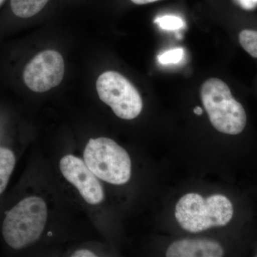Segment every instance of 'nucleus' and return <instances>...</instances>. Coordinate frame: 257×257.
<instances>
[{
	"label": "nucleus",
	"instance_id": "4",
	"mask_svg": "<svg viewBox=\"0 0 257 257\" xmlns=\"http://www.w3.org/2000/svg\"><path fill=\"white\" fill-rule=\"evenodd\" d=\"M86 165L97 178L115 185L127 183L132 162L127 152L109 138L90 139L84 152Z\"/></svg>",
	"mask_w": 257,
	"mask_h": 257
},
{
	"label": "nucleus",
	"instance_id": "10",
	"mask_svg": "<svg viewBox=\"0 0 257 257\" xmlns=\"http://www.w3.org/2000/svg\"><path fill=\"white\" fill-rule=\"evenodd\" d=\"M15 164L16 159L14 153L9 149L0 147V194L8 186Z\"/></svg>",
	"mask_w": 257,
	"mask_h": 257
},
{
	"label": "nucleus",
	"instance_id": "18",
	"mask_svg": "<svg viewBox=\"0 0 257 257\" xmlns=\"http://www.w3.org/2000/svg\"><path fill=\"white\" fill-rule=\"evenodd\" d=\"M5 1V0H0V7H1L2 5H3V3H4Z\"/></svg>",
	"mask_w": 257,
	"mask_h": 257
},
{
	"label": "nucleus",
	"instance_id": "13",
	"mask_svg": "<svg viewBox=\"0 0 257 257\" xmlns=\"http://www.w3.org/2000/svg\"><path fill=\"white\" fill-rule=\"evenodd\" d=\"M184 56V49L175 48L172 50L166 51L158 56V60L160 64L163 65L167 64H178L183 60Z\"/></svg>",
	"mask_w": 257,
	"mask_h": 257
},
{
	"label": "nucleus",
	"instance_id": "14",
	"mask_svg": "<svg viewBox=\"0 0 257 257\" xmlns=\"http://www.w3.org/2000/svg\"><path fill=\"white\" fill-rule=\"evenodd\" d=\"M243 10H252L257 7V0H235Z\"/></svg>",
	"mask_w": 257,
	"mask_h": 257
},
{
	"label": "nucleus",
	"instance_id": "15",
	"mask_svg": "<svg viewBox=\"0 0 257 257\" xmlns=\"http://www.w3.org/2000/svg\"><path fill=\"white\" fill-rule=\"evenodd\" d=\"M73 257H94L96 256L95 253L89 251L87 249L78 250L73 253Z\"/></svg>",
	"mask_w": 257,
	"mask_h": 257
},
{
	"label": "nucleus",
	"instance_id": "9",
	"mask_svg": "<svg viewBox=\"0 0 257 257\" xmlns=\"http://www.w3.org/2000/svg\"><path fill=\"white\" fill-rule=\"evenodd\" d=\"M49 0H10L12 11L20 18H30L38 14Z\"/></svg>",
	"mask_w": 257,
	"mask_h": 257
},
{
	"label": "nucleus",
	"instance_id": "3",
	"mask_svg": "<svg viewBox=\"0 0 257 257\" xmlns=\"http://www.w3.org/2000/svg\"><path fill=\"white\" fill-rule=\"evenodd\" d=\"M47 219V204L43 199L36 196L25 198L5 218L3 237L15 249L26 247L40 239Z\"/></svg>",
	"mask_w": 257,
	"mask_h": 257
},
{
	"label": "nucleus",
	"instance_id": "1",
	"mask_svg": "<svg viewBox=\"0 0 257 257\" xmlns=\"http://www.w3.org/2000/svg\"><path fill=\"white\" fill-rule=\"evenodd\" d=\"M234 214V205L226 196L213 194L205 199L197 193H188L181 197L175 212L181 227L191 233L226 226Z\"/></svg>",
	"mask_w": 257,
	"mask_h": 257
},
{
	"label": "nucleus",
	"instance_id": "16",
	"mask_svg": "<svg viewBox=\"0 0 257 257\" xmlns=\"http://www.w3.org/2000/svg\"><path fill=\"white\" fill-rule=\"evenodd\" d=\"M135 4L142 5L150 4V3H155V2L159 1V0H131Z\"/></svg>",
	"mask_w": 257,
	"mask_h": 257
},
{
	"label": "nucleus",
	"instance_id": "12",
	"mask_svg": "<svg viewBox=\"0 0 257 257\" xmlns=\"http://www.w3.org/2000/svg\"><path fill=\"white\" fill-rule=\"evenodd\" d=\"M155 23L159 25L162 30L168 31H175L184 27V21L182 18L175 15H165L155 20Z\"/></svg>",
	"mask_w": 257,
	"mask_h": 257
},
{
	"label": "nucleus",
	"instance_id": "11",
	"mask_svg": "<svg viewBox=\"0 0 257 257\" xmlns=\"http://www.w3.org/2000/svg\"><path fill=\"white\" fill-rule=\"evenodd\" d=\"M240 45L248 55L257 58V31L243 30L239 35Z\"/></svg>",
	"mask_w": 257,
	"mask_h": 257
},
{
	"label": "nucleus",
	"instance_id": "7",
	"mask_svg": "<svg viewBox=\"0 0 257 257\" xmlns=\"http://www.w3.org/2000/svg\"><path fill=\"white\" fill-rule=\"evenodd\" d=\"M60 166L62 175L78 189L81 196L88 204L96 205L104 201L102 186L85 162L74 155H69L61 160Z\"/></svg>",
	"mask_w": 257,
	"mask_h": 257
},
{
	"label": "nucleus",
	"instance_id": "5",
	"mask_svg": "<svg viewBox=\"0 0 257 257\" xmlns=\"http://www.w3.org/2000/svg\"><path fill=\"white\" fill-rule=\"evenodd\" d=\"M96 90L101 100L121 119H135L143 110V99L138 89L118 72L101 74L96 81Z\"/></svg>",
	"mask_w": 257,
	"mask_h": 257
},
{
	"label": "nucleus",
	"instance_id": "6",
	"mask_svg": "<svg viewBox=\"0 0 257 257\" xmlns=\"http://www.w3.org/2000/svg\"><path fill=\"white\" fill-rule=\"evenodd\" d=\"M64 69L63 57L58 52L43 51L27 64L24 69V82L33 92H47L60 84Z\"/></svg>",
	"mask_w": 257,
	"mask_h": 257
},
{
	"label": "nucleus",
	"instance_id": "8",
	"mask_svg": "<svg viewBox=\"0 0 257 257\" xmlns=\"http://www.w3.org/2000/svg\"><path fill=\"white\" fill-rule=\"evenodd\" d=\"M224 250L220 243L206 239H183L171 243L167 257H221Z\"/></svg>",
	"mask_w": 257,
	"mask_h": 257
},
{
	"label": "nucleus",
	"instance_id": "17",
	"mask_svg": "<svg viewBox=\"0 0 257 257\" xmlns=\"http://www.w3.org/2000/svg\"><path fill=\"white\" fill-rule=\"evenodd\" d=\"M194 114L200 116V115H202L203 114V110L202 108L200 107V106H196V107L194 108Z\"/></svg>",
	"mask_w": 257,
	"mask_h": 257
},
{
	"label": "nucleus",
	"instance_id": "2",
	"mask_svg": "<svg viewBox=\"0 0 257 257\" xmlns=\"http://www.w3.org/2000/svg\"><path fill=\"white\" fill-rule=\"evenodd\" d=\"M200 96L209 121L217 131L233 136L243 133L247 122L246 111L224 81L207 79L202 84Z\"/></svg>",
	"mask_w": 257,
	"mask_h": 257
}]
</instances>
